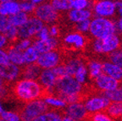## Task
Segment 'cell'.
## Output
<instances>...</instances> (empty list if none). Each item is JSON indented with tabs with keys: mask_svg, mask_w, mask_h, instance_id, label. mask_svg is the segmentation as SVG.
Returning a JSON list of instances; mask_svg holds the SVG:
<instances>
[{
	"mask_svg": "<svg viewBox=\"0 0 122 121\" xmlns=\"http://www.w3.org/2000/svg\"><path fill=\"white\" fill-rule=\"evenodd\" d=\"M12 97L22 103L44 99L50 96L49 93L36 81L19 79L10 85Z\"/></svg>",
	"mask_w": 122,
	"mask_h": 121,
	"instance_id": "cell-1",
	"label": "cell"
},
{
	"mask_svg": "<svg viewBox=\"0 0 122 121\" xmlns=\"http://www.w3.org/2000/svg\"><path fill=\"white\" fill-rule=\"evenodd\" d=\"M82 86L74 77L64 76L58 78L54 87L52 90V96L60 95H76L82 92Z\"/></svg>",
	"mask_w": 122,
	"mask_h": 121,
	"instance_id": "cell-2",
	"label": "cell"
},
{
	"mask_svg": "<svg viewBox=\"0 0 122 121\" xmlns=\"http://www.w3.org/2000/svg\"><path fill=\"white\" fill-rule=\"evenodd\" d=\"M48 110H50V108L47 103L42 99H39L25 103L19 108L18 114L22 121H33L36 118Z\"/></svg>",
	"mask_w": 122,
	"mask_h": 121,
	"instance_id": "cell-3",
	"label": "cell"
},
{
	"mask_svg": "<svg viewBox=\"0 0 122 121\" xmlns=\"http://www.w3.org/2000/svg\"><path fill=\"white\" fill-rule=\"evenodd\" d=\"M89 30L91 34L97 39H103L114 35L115 25L110 20L104 18H96L91 21Z\"/></svg>",
	"mask_w": 122,
	"mask_h": 121,
	"instance_id": "cell-4",
	"label": "cell"
},
{
	"mask_svg": "<svg viewBox=\"0 0 122 121\" xmlns=\"http://www.w3.org/2000/svg\"><path fill=\"white\" fill-rule=\"evenodd\" d=\"M44 27V23L42 22L32 15H30L28 20L25 25L18 28L19 40L33 39Z\"/></svg>",
	"mask_w": 122,
	"mask_h": 121,
	"instance_id": "cell-5",
	"label": "cell"
},
{
	"mask_svg": "<svg viewBox=\"0 0 122 121\" xmlns=\"http://www.w3.org/2000/svg\"><path fill=\"white\" fill-rule=\"evenodd\" d=\"M32 15L43 23L55 22L59 18V12L52 7L50 3L44 2L36 6Z\"/></svg>",
	"mask_w": 122,
	"mask_h": 121,
	"instance_id": "cell-6",
	"label": "cell"
},
{
	"mask_svg": "<svg viewBox=\"0 0 122 121\" xmlns=\"http://www.w3.org/2000/svg\"><path fill=\"white\" fill-rule=\"evenodd\" d=\"M36 64L42 70H52L62 64V55L56 50L42 53L39 55Z\"/></svg>",
	"mask_w": 122,
	"mask_h": 121,
	"instance_id": "cell-7",
	"label": "cell"
},
{
	"mask_svg": "<svg viewBox=\"0 0 122 121\" xmlns=\"http://www.w3.org/2000/svg\"><path fill=\"white\" fill-rule=\"evenodd\" d=\"M120 46L119 38L115 35L107 36L103 39H97L94 42L93 48L95 52L101 53H112Z\"/></svg>",
	"mask_w": 122,
	"mask_h": 121,
	"instance_id": "cell-8",
	"label": "cell"
},
{
	"mask_svg": "<svg viewBox=\"0 0 122 121\" xmlns=\"http://www.w3.org/2000/svg\"><path fill=\"white\" fill-rule=\"evenodd\" d=\"M0 75L5 81V83L11 85L20 77L21 67L9 63L6 65L0 66Z\"/></svg>",
	"mask_w": 122,
	"mask_h": 121,
	"instance_id": "cell-9",
	"label": "cell"
},
{
	"mask_svg": "<svg viewBox=\"0 0 122 121\" xmlns=\"http://www.w3.org/2000/svg\"><path fill=\"white\" fill-rule=\"evenodd\" d=\"M110 101L104 96H96L88 98L84 106L86 108V111L93 114V113H97L101 110H105L110 104Z\"/></svg>",
	"mask_w": 122,
	"mask_h": 121,
	"instance_id": "cell-10",
	"label": "cell"
},
{
	"mask_svg": "<svg viewBox=\"0 0 122 121\" xmlns=\"http://www.w3.org/2000/svg\"><path fill=\"white\" fill-rule=\"evenodd\" d=\"M57 79L53 70H42L36 81L49 93L50 96H52V90L55 86Z\"/></svg>",
	"mask_w": 122,
	"mask_h": 121,
	"instance_id": "cell-11",
	"label": "cell"
},
{
	"mask_svg": "<svg viewBox=\"0 0 122 121\" xmlns=\"http://www.w3.org/2000/svg\"><path fill=\"white\" fill-rule=\"evenodd\" d=\"M65 113V115L75 121L84 120L88 114L84 104H82L81 102H76L68 105Z\"/></svg>",
	"mask_w": 122,
	"mask_h": 121,
	"instance_id": "cell-12",
	"label": "cell"
},
{
	"mask_svg": "<svg viewBox=\"0 0 122 121\" xmlns=\"http://www.w3.org/2000/svg\"><path fill=\"white\" fill-rule=\"evenodd\" d=\"M95 83L97 88L102 91H109L117 89L119 87V81L104 74L100 75L95 79Z\"/></svg>",
	"mask_w": 122,
	"mask_h": 121,
	"instance_id": "cell-13",
	"label": "cell"
},
{
	"mask_svg": "<svg viewBox=\"0 0 122 121\" xmlns=\"http://www.w3.org/2000/svg\"><path fill=\"white\" fill-rule=\"evenodd\" d=\"M58 45V41L54 37H49L48 40H35L32 47L39 54L53 51Z\"/></svg>",
	"mask_w": 122,
	"mask_h": 121,
	"instance_id": "cell-14",
	"label": "cell"
},
{
	"mask_svg": "<svg viewBox=\"0 0 122 121\" xmlns=\"http://www.w3.org/2000/svg\"><path fill=\"white\" fill-rule=\"evenodd\" d=\"M94 10L96 14L101 16H110L115 11V5L112 1H97L95 2Z\"/></svg>",
	"mask_w": 122,
	"mask_h": 121,
	"instance_id": "cell-15",
	"label": "cell"
},
{
	"mask_svg": "<svg viewBox=\"0 0 122 121\" xmlns=\"http://www.w3.org/2000/svg\"><path fill=\"white\" fill-rule=\"evenodd\" d=\"M42 70V69L38 66L36 63L35 64H26V65H24L23 67H21L20 77H22L21 79L36 81L38 76H40Z\"/></svg>",
	"mask_w": 122,
	"mask_h": 121,
	"instance_id": "cell-16",
	"label": "cell"
},
{
	"mask_svg": "<svg viewBox=\"0 0 122 121\" xmlns=\"http://www.w3.org/2000/svg\"><path fill=\"white\" fill-rule=\"evenodd\" d=\"M20 11L19 2L12 0H0V15L10 16Z\"/></svg>",
	"mask_w": 122,
	"mask_h": 121,
	"instance_id": "cell-17",
	"label": "cell"
},
{
	"mask_svg": "<svg viewBox=\"0 0 122 121\" xmlns=\"http://www.w3.org/2000/svg\"><path fill=\"white\" fill-rule=\"evenodd\" d=\"M4 50L7 51L8 55H9V59H10V62L11 64L17 65L19 67H23L24 65H25V60H24V58H23V52L16 49L14 45L8 46L6 47V49Z\"/></svg>",
	"mask_w": 122,
	"mask_h": 121,
	"instance_id": "cell-18",
	"label": "cell"
},
{
	"mask_svg": "<svg viewBox=\"0 0 122 121\" xmlns=\"http://www.w3.org/2000/svg\"><path fill=\"white\" fill-rule=\"evenodd\" d=\"M102 71L104 75L116 80L118 81H122V69L111 63L102 64Z\"/></svg>",
	"mask_w": 122,
	"mask_h": 121,
	"instance_id": "cell-19",
	"label": "cell"
},
{
	"mask_svg": "<svg viewBox=\"0 0 122 121\" xmlns=\"http://www.w3.org/2000/svg\"><path fill=\"white\" fill-rule=\"evenodd\" d=\"M113 120H122V102H112L104 110Z\"/></svg>",
	"mask_w": 122,
	"mask_h": 121,
	"instance_id": "cell-20",
	"label": "cell"
},
{
	"mask_svg": "<svg viewBox=\"0 0 122 121\" xmlns=\"http://www.w3.org/2000/svg\"><path fill=\"white\" fill-rule=\"evenodd\" d=\"M29 17H30L29 15H27V14L24 13L22 11H20L17 14H15V15L9 16L8 19L10 21V25L16 27V28H20V27H21L23 25H25V23L27 22Z\"/></svg>",
	"mask_w": 122,
	"mask_h": 121,
	"instance_id": "cell-21",
	"label": "cell"
},
{
	"mask_svg": "<svg viewBox=\"0 0 122 121\" xmlns=\"http://www.w3.org/2000/svg\"><path fill=\"white\" fill-rule=\"evenodd\" d=\"M69 19L74 22H81V21L89 20L91 17L92 13L88 10H71L69 12Z\"/></svg>",
	"mask_w": 122,
	"mask_h": 121,
	"instance_id": "cell-22",
	"label": "cell"
},
{
	"mask_svg": "<svg viewBox=\"0 0 122 121\" xmlns=\"http://www.w3.org/2000/svg\"><path fill=\"white\" fill-rule=\"evenodd\" d=\"M62 118L63 116L60 112L55 109H51L38 116L33 121H61Z\"/></svg>",
	"mask_w": 122,
	"mask_h": 121,
	"instance_id": "cell-23",
	"label": "cell"
},
{
	"mask_svg": "<svg viewBox=\"0 0 122 121\" xmlns=\"http://www.w3.org/2000/svg\"><path fill=\"white\" fill-rule=\"evenodd\" d=\"M65 42L69 45H74L76 48H81L84 47L85 44V40L84 37L79 33H71L69 34L65 38Z\"/></svg>",
	"mask_w": 122,
	"mask_h": 121,
	"instance_id": "cell-24",
	"label": "cell"
},
{
	"mask_svg": "<svg viewBox=\"0 0 122 121\" xmlns=\"http://www.w3.org/2000/svg\"><path fill=\"white\" fill-rule=\"evenodd\" d=\"M65 65V70H66V75L67 76H71V77H74L75 74L76 73L77 70L81 65H82V63L80 59H69Z\"/></svg>",
	"mask_w": 122,
	"mask_h": 121,
	"instance_id": "cell-25",
	"label": "cell"
},
{
	"mask_svg": "<svg viewBox=\"0 0 122 121\" xmlns=\"http://www.w3.org/2000/svg\"><path fill=\"white\" fill-rule=\"evenodd\" d=\"M39 53L36 52V50L31 46L26 50L23 52V58L25 60V64H35L37 60L38 57H39Z\"/></svg>",
	"mask_w": 122,
	"mask_h": 121,
	"instance_id": "cell-26",
	"label": "cell"
},
{
	"mask_svg": "<svg viewBox=\"0 0 122 121\" xmlns=\"http://www.w3.org/2000/svg\"><path fill=\"white\" fill-rule=\"evenodd\" d=\"M3 34L5 36V37L8 40V42H9V45L8 46L15 45L19 41V37H18V28H16V27H14L12 25H10Z\"/></svg>",
	"mask_w": 122,
	"mask_h": 121,
	"instance_id": "cell-27",
	"label": "cell"
},
{
	"mask_svg": "<svg viewBox=\"0 0 122 121\" xmlns=\"http://www.w3.org/2000/svg\"><path fill=\"white\" fill-rule=\"evenodd\" d=\"M42 100L47 103V105L49 108H52L53 109H55V110L56 108H64L67 105L63 100H61L60 98H58L56 96H53L45 97Z\"/></svg>",
	"mask_w": 122,
	"mask_h": 121,
	"instance_id": "cell-28",
	"label": "cell"
},
{
	"mask_svg": "<svg viewBox=\"0 0 122 121\" xmlns=\"http://www.w3.org/2000/svg\"><path fill=\"white\" fill-rule=\"evenodd\" d=\"M88 69H89V76L92 79H96L97 76L103 74L102 64L96 61H91L88 64Z\"/></svg>",
	"mask_w": 122,
	"mask_h": 121,
	"instance_id": "cell-29",
	"label": "cell"
},
{
	"mask_svg": "<svg viewBox=\"0 0 122 121\" xmlns=\"http://www.w3.org/2000/svg\"><path fill=\"white\" fill-rule=\"evenodd\" d=\"M50 4L57 11L71 10V5H70L69 0H53L50 2Z\"/></svg>",
	"mask_w": 122,
	"mask_h": 121,
	"instance_id": "cell-30",
	"label": "cell"
},
{
	"mask_svg": "<svg viewBox=\"0 0 122 121\" xmlns=\"http://www.w3.org/2000/svg\"><path fill=\"white\" fill-rule=\"evenodd\" d=\"M90 121H114L109 115L103 112H97L93 114H88L86 116Z\"/></svg>",
	"mask_w": 122,
	"mask_h": 121,
	"instance_id": "cell-31",
	"label": "cell"
},
{
	"mask_svg": "<svg viewBox=\"0 0 122 121\" xmlns=\"http://www.w3.org/2000/svg\"><path fill=\"white\" fill-rule=\"evenodd\" d=\"M109 59L112 63L111 64L116 65L122 69V49L115 50L109 54Z\"/></svg>",
	"mask_w": 122,
	"mask_h": 121,
	"instance_id": "cell-32",
	"label": "cell"
},
{
	"mask_svg": "<svg viewBox=\"0 0 122 121\" xmlns=\"http://www.w3.org/2000/svg\"><path fill=\"white\" fill-rule=\"evenodd\" d=\"M0 119H2L4 121H20L18 112H12V111H4L0 114Z\"/></svg>",
	"mask_w": 122,
	"mask_h": 121,
	"instance_id": "cell-33",
	"label": "cell"
},
{
	"mask_svg": "<svg viewBox=\"0 0 122 121\" xmlns=\"http://www.w3.org/2000/svg\"><path fill=\"white\" fill-rule=\"evenodd\" d=\"M19 5L20 11L24 12L27 15L32 14L36 7L35 4L31 3V1H20V2H19Z\"/></svg>",
	"mask_w": 122,
	"mask_h": 121,
	"instance_id": "cell-34",
	"label": "cell"
},
{
	"mask_svg": "<svg viewBox=\"0 0 122 121\" xmlns=\"http://www.w3.org/2000/svg\"><path fill=\"white\" fill-rule=\"evenodd\" d=\"M33 42H34L33 39H22V40H20L19 42H16L14 46L19 51L24 52L27 48H29L30 47L32 46Z\"/></svg>",
	"mask_w": 122,
	"mask_h": 121,
	"instance_id": "cell-35",
	"label": "cell"
},
{
	"mask_svg": "<svg viewBox=\"0 0 122 121\" xmlns=\"http://www.w3.org/2000/svg\"><path fill=\"white\" fill-rule=\"evenodd\" d=\"M70 5L71 9L76 10H82L85 8L87 7L89 2L86 0H70Z\"/></svg>",
	"mask_w": 122,
	"mask_h": 121,
	"instance_id": "cell-36",
	"label": "cell"
},
{
	"mask_svg": "<svg viewBox=\"0 0 122 121\" xmlns=\"http://www.w3.org/2000/svg\"><path fill=\"white\" fill-rule=\"evenodd\" d=\"M86 76V68H85V66L82 64V65H81V66L79 67L78 70H77V71H76V73L74 76V78L79 82V83L81 84L85 81Z\"/></svg>",
	"mask_w": 122,
	"mask_h": 121,
	"instance_id": "cell-37",
	"label": "cell"
},
{
	"mask_svg": "<svg viewBox=\"0 0 122 121\" xmlns=\"http://www.w3.org/2000/svg\"><path fill=\"white\" fill-rule=\"evenodd\" d=\"M10 26V21L7 16L0 15V33H4Z\"/></svg>",
	"mask_w": 122,
	"mask_h": 121,
	"instance_id": "cell-38",
	"label": "cell"
},
{
	"mask_svg": "<svg viewBox=\"0 0 122 121\" xmlns=\"http://www.w3.org/2000/svg\"><path fill=\"white\" fill-rule=\"evenodd\" d=\"M10 62V59H9V55L6 50L4 49H0V66H4L6 65Z\"/></svg>",
	"mask_w": 122,
	"mask_h": 121,
	"instance_id": "cell-39",
	"label": "cell"
},
{
	"mask_svg": "<svg viewBox=\"0 0 122 121\" xmlns=\"http://www.w3.org/2000/svg\"><path fill=\"white\" fill-rule=\"evenodd\" d=\"M36 40H48L49 37H51L49 35V31H48V29L47 27H43V28L41 30V31L36 35ZM35 36V37H36Z\"/></svg>",
	"mask_w": 122,
	"mask_h": 121,
	"instance_id": "cell-40",
	"label": "cell"
},
{
	"mask_svg": "<svg viewBox=\"0 0 122 121\" xmlns=\"http://www.w3.org/2000/svg\"><path fill=\"white\" fill-rule=\"evenodd\" d=\"M90 24H91L90 20H86L81 21V22H79L76 25V28L78 29L80 31H86V30H89Z\"/></svg>",
	"mask_w": 122,
	"mask_h": 121,
	"instance_id": "cell-41",
	"label": "cell"
},
{
	"mask_svg": "<svg viewBox=\"0 0 122 121\" xmlns=\"http://www.w3.org/2000/svg\"><path fill=\"white\" fill-rule=\"evenodd\" d=\"M9 45V42H8L7 38L5 37L4 34L0 33V49H6V47Z\"/></svg>",
	"mask_w": 122,
	"mask_h": 121,
	"instance_id": "cell-42",
	"label": "cell"
},
{
	"mask_svg": "<svg viewBox=\"0 0 122 121\" xmlns=\"http://www.w3.org/2000/svg\"><path fill=\"white\" fill-rule=\"evenodd\" d=\"M48 31H49V35L51 37L55 38V36H58V34H59V28H58L57 25H52L48 30Z\"/></svg>",
	"mask_w": 122,
	"mask_h": 121,
	"instance_id": "cell-43",
	"label": "cell"
},
{
	"mask_svg": "<svg viewBox=\"0 0 122 121\" xmlns=\"http://www.w3.org/2000/svg\"><path fill=\"white\" fill-rule=\"evenodd\" d=\"M114 5H115V8L118 7L119 12H120V15L122 16V1H121V2H120V1H118V2H115V3H114Z\"/></svg>",
	"mask_w": 122,
	"mask_h": 121,
	"instance_id": "cell-44",
	"label": "cell"
},
{
	"mask_svg": "<svg viewBox=\"0 0 122 121\" xmlns=\"http://www.w3.org/2000/svg\"><path fill=\"white\" fill-rule=\"evenodd\" d=\"M61 121H75V120H73L72 119H71L70 117H68V116H66L65 114V115L63 116V118H62V120Z\"/></svg>",
	"mask_w": 122,
	"mask_h": 121,
	"instance_id": "cell-45",
	"label": "cell"
},
{
	"mask_svg": "<svg viewBox=\"0 0 122 121\" xmlns=\"http://www.w3.org/2000/svg\"><path fill=\"white\" fill-rule=\"evenodd\" d=\"M5 84H7V83H5V81H4V79H3L2 76H1V75H0V87L3 86L4 85H5Z\"/></svg>",
	"mask_w": 122,
	"mask_h": 121,
	"instance_id": "cell-46",
	"label": "cell"
},
{
	"mask_svg": "<svg viewBox=\"0 0 122 121\" xmlns=\"http://www.w3.org/2000/svg\"><path fill=\"white\" fill-rule=\"evenodd\" d=\"M118 26H119V28H120V30L122 31V19H120V20H119V22H118Z\"/></svg>",
	"mask_w": 122,
	"mask_h": 121,
	"instance_id": "cell-47",
	"label": "cell"
},
{
	"mask_svg": "<svg viewBox=\"0 0 122 121\" xmlns=\"http://www.w3.org/2000/svg\"><path fill=\"white\" fill-rule=\"evenodd\" d=\"M3 112H4V109H3V107H2V105L0 104V114H2Z\"/></svg>",
	"mask_w": 122,
	"mask_h": 121,
	"instance_id": "cell-48",
	"label": "cell"
},
{
	"mask_svg": "<svg viewBox=\"0 0 122 121\" xmlns=\"http://www.w3.org/2000/svg\"><path fill=\"white\" fill-rule=\"evenodd\" d=\"M118 88L120 90V91H121V92H122V83L120 84V86H119V87H118Z\"/></svg>",
	"mask_w": 122,
	"mask_h": 121,
	"instance_id": "cell-49",
	"label": "cell"
},
{
	"mask_svg": "<svg viewBox=\"0 0 122 121\" xmlns=\"http://www.w3.org/2000/svg\"><path fill=\"white\" fill-rule=\"evenodd\" d=\"M82 121H90V120H89V119H87V118H86V119H84V120H82Z\"/></svg>",
	"mask_w": 122,
	"mask_h": 121,
	"instance_id": "cell-50",
	"label": "cell"
},
{
	"mask_svg": "<svg viewBox=\"0 0 122 121\" xmlns=\"http://www.w3.org/2000/svg\"><path fill=\"white\" fill-rule=\"evenodd\" d=\"M0 121H4V120H3V119H0Z\"/></svg>",
	"mask_w": 122,
	"mask_h": 121,
	"instance_id": "cell-51",
	"label": "cell"
}]
</instances>
